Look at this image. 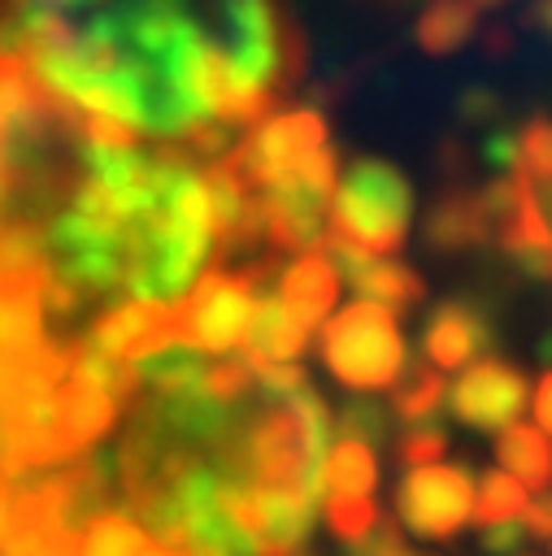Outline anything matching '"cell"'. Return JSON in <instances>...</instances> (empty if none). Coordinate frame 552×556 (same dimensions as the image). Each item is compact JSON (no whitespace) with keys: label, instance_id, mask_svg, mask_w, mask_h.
<instances>
[{"label":"cell","instance_id":"obj_1","mask_svg":"<svg viewBox=\"0 0 552 556\" xmlns=\"http://www.w3.org/2000/svg\"><path fill=\"white\" fill-rule=\"evenodd\" d=\"M413 226V187L382 156H356L343 165L330 204V235L374 256L396 252Z\"/></svg>","mask_w":552,"mask_h":556},{"label":"cell","instance_id":"obj_2","mask_svg":"<svg viewBox=\"0 0 552 556\" xmlns=\"http://www.w3.org/2000/svg\"><path fill=\"white\" fill-rule=\"evenodd\" d=\"M317 352L335 382L369 395L396 387L404 374V334L396 326V313L374 300H352L330 313L322 321Z\"/></svg>","mask_w":552,"mask_h":556},{"label":"cell","instance_id":"obj_3","mask_svg":"<svg viewBox=\"0 0 552 556\" xmlns=\"http://www.w3.org/2000/svg\"><path fill=\"white\" fill-rule=\"evenodd\" d=\"M335 148L326 143L304 165L278 174L261 191V226L265 243L283 252H322L330 243V204H335Z\"/></svg>","mask_w":552,"mask_h":556},{"label":"cell","instance_id":"obj_4","mask_svg":"<svg viewBox=\"0 0 552 556\" xmlns=\"http://www.w3.org/2000/svg\"><path fill=\"white\" fill-rule=\"evenodd\" d=\"M256 278L252 269H226L213 265L183 304H174V334L200 352L226 356L243 343L252 308H256Z\"/></svg>","mask_w":552,"mask_h":556},{"label":"cell","instance_id":"obj_5","mask_svg":"<svg viewBox=\"0 0 552 556\" xmlns=\"http://www.w3.org/2000/svg\"><path fill=\"white\" fill-rule=\"evenodd\" d=\"M474 491L469 465H417L396 486V517L417 539L443 543L474 521Z\"/></svg>","mask_w":552,"mask_h":556},{"label":"cell","instance_id":"obj_6","mask_svg":"<svg viewBox=\"0 0 552 556\" xmlns=\"http://www.w3.org/2000/svg\"><path fill=\"white\" fill-rule=\"evenodd\" d=\"M222 500L243 521V530L256 539L261 556H300V547L309 543V526H313L309 495L291 486H261V482L226 473Z\"/></svg>","mask_w":552,"mask_h":556},{"label":"cell","instance_id":"obj_7","mask_svg":"<svg viewBox=\"0 0 552 556\" xmlns=\"http://www.w3.org/2000/svg\"><path fill=\"white\" fill-rule=\"evenodd\" d=\"M322 148H326V117L317 109H291V113H274V117L256 122L239 139L230 161L243 169V178L252 187H265L278 174L304 165Z\"/></svg>","mask_w":552,"mask_h":556},{"label":"cell","instance_id":"obj_8","mask_svg":"<svg viewBox=\"0 0 552 556\" xmlns=\"http://www.w3.org/2000/svg\"><path fill=\"white\" fill-rule=\"evenodd\" d=\"M530 404V382L513 361L482 356L461 369V378L448 387V408L469 430H504L522 417Z\"/></svg>","mask_w":552,"mask_h":556},{"label":"cell","instance_id":"obj_9","mask_svg":"<svg viewBox=\"0 0 552 556\" xmlns=\"http://www.w3.org/2000/svg\"><path fill=\"white\" fill-rule=\"evenodd\" d=\"M322 252L330 256V265L339 269V278L361 300H374V304H382L391 313H404V308L422 304V295H426L422 274L409 269V265H400V261H391V256H374V252H365L356 243H343L335 235H330V243Z\"/></svg>","mask_w":552,"mask_h":556},{"label":"cell","instance_id":"obj_10","mask_svg":"<svg viewBox=\"0 0 552 556\" xmlns=\"http://www.w3.org/2000/svg\"><path fill=\"white\" fill-rule=\"evenodd\" d=\"M495 348V330L487 321V313L469 300H443L430 308L426 326H422V356L426 365H435L439 374L448 369H465L474 361H482Z\"/></svg>","mask_w":552,"mask_h":556},{"label":"cell","instance_id":"obj_11","mask_svg":"<svg viewBox=\"0 0 552 556\" xmlns=\"http://www.w3.org/2000/svg\"><path fill=\"white\" fill-rule=\"evenodd\" d=\"M52 269H4L0 265V356L26 361L48 348L43 282Z\"/></svg>","mask_w":552,"mask_h":556},{"label":"cell","instance_id":"obj_12","mask_svg":"<svg viewBox=\"0 0 552 556\" xmlns=\"http://www.w3.org/2000/svg\"><path fill=\"white\" fill-rule=\"evenodd\" d=\"M87 339L113 356H126V361H139L165 343H174V308L165 304H148V300H122V304H109L91 326H87Z\"/></svg>","mask_w":552,"mask_h":556},{"label":"cell","instance_id":"obj_13","mask_svg":"<svg viewBox=\"0 0 552 556\" xmlns=\"http://www.w3.org/2000/svg\"><path fill=\"white\" fill-rule=\"evenodd\" d=\"M422 239L439 256H456V252H469V248L491 243L495 230H491V217L482 208V195L478 191H465V187L443 191L430 204L426 222H422Z\"/></svg>","mask_w":552,"mask_h":556},{"label":"cell","instance_id":"obj_14","mask_svg":"<svg viewBox=\"0 0 552 556\" xmlns=\"http://www.w3.org/2000/svg\"><path fill=\"white\" fill-rule=\"evenodd\" d=\"M57 404H61V439L70 447V456H87V447H96L113 421H117V400L109 391H100L96 382L78 378V374H65L61 378V391H57Z\"/></svg>","mask_w":552,"mask_h":556},{"label":"cell","instance_id":"obj_15","mask_svg":"<svg viewBox=\"0 0 552 556\" xmlns=\"http://www.w3.org/2000/svg\"><path fill=\"white\" fill-rule=\"evenodd\" d=\"M339 269L330 265L326 252H296V261H287L278 269V300L300 317L309 321L313 330L326 321V313H335V300H339Z\"/></svg>","mask_w":552,"mask_h":556},{"label":"cell","instance_id":"obj_16","mask_svg":"<svg viewBox=\"0 0 552 556\" xmlns=\"http://www.w3.org/2000/svg\"><path fill=\"white\" fill-rule=\"evenodd\" d=\"M313 343V326L300 321L278 295H256L248 334H243V356L248 361H300Z\"/></svg>","mask_w":552,"mask_h":556},{"label":"cell","instance_id":"obj_17","mask_svg":"<svg viewBox=\"0 0 552 556\" xmlns=\"http://www.w3.org/2000/svg\"><path fill=\"white\" fill-rule=\"evenodd\" d=\"M495 248L535 282H552V226L543 222L539 213V200H535V182H530V195L526 204L495 230Z\"/></svg>","mask_w":552,"mask_h":556},{"label":"cell","instance_id":"obj_18","mask_svg":"<svg viewBox=\"0 0 552 556\" xmlns=\"http://www.w3.org/2000/svg\"><path fill=\"white\" fill-rule=\"evenodd\" d=\"M495 460L526 491H548V482H552V439L539 426H526V421L504 426L495 439Z\"/></svg>","mask_w":552,"mask_h":556},{"label":"cell","instance_id":"obj_19","mask_svg":"<svg viewBox=\"0 0 552 556\" xmlns=\"http://www.w3.org/2000/svg\"><path fill=\"white\" fill-rule=\"evenodd\" d=\"M478 35V0H430L413 26V39L430 56H448Z\"/></svg>","mask_w":552,"mask_h":556},{"label":"cell","instance_id":"obj_20","mask_svg":"<svg viewBox=\"0 0 552 556\" xmlns=\"http://www.w3.org/2000/svg\"><path fill=\"white\" fill-rule=\"evenodd\" d=\"M152 543L156 539L130 508H104L83 530V556H148Z\"/></svg>","mask_w":552,"mask_h":556},{"label":"cell","instance_id":"obj_21","mask_svg":"<svg viewBox=\"0 0 552 556\" xmlns=\"http://www.w3.org/2000/svg\"><path fill=\"white\" fill-rule=\"evenodd\" d=\"M378 486V456L369 443L335 439L326 456V495H374Z\"/></svg>","mask_w":552,"mask_h":556},{"label":"cell","instance_id":"obj_22","mask_svg":"<svg viewBox=\"0 0 552 556\" xmlns=\"http://www.w3.org/2000/svg\"><path fill=\"white\" fill-rule=\"evenodd\" d=\"M443 408V374L435 365H409L400 382L391 387V417L404 426L430 421Z\"/></svg>","mask_w":552,"mask_h":556},{"label":"cell","instance_id":"obj_23","mask_svg":"<svg viewBox=\"0 0 552 556\" xmlns=\"http://www.w3.org/2000/svg\"><path fill=\"white\" fill-rule=\"evenodd\" d=\"M530 504V491L504 473V469H487L478 478V491H474V521L478 526H500V521H517L522 508Z\"/></svg>","mask_w":552,"mask_h":556},{"label":"cell","instance_id":"obj_24","mask_svg":"<svg viewBox=\"0 0 552 556\" xmlns=\"http://www.w3.org/2000/svg\"><path fill=\"white\" fill-rule=\"evenodd\" d=\"M322 513H326L330 534L343 539V543L365 539L378 526V517H382L374 495H322Z\"/></svg>","mask_w":552,"mask_h":556},{"label":"cell","instance_id":"obj_25","mask_svg":"<svg viewBox=\"0 0 552 556\" xmlns=\"http://www.w3.org/2000/svg\"><path fill=\"white\" fill-rule=\"evenodd\" d=\"M335 430H339V439H356V443L378 447V443L391 434V413H387L382 404L356 395V400H348V404L335 413Z\"/></svg>","mask_w":552,"mask_h":556},{"label":"cell","instance_id":"obj_26","mask_svg":"<svg viewBox=\"0 0 552 556\" xmlns=\"http://www.w3.org/2000/svg\"><path fill=\"white\" fill-rule=\"evenodd\" d=\"M517 169L530 182H552V117H526L517 130Z\"/></svg>","mask_w":552,"mask_h":556},{"label":"cell","instance_id":"obj_27","mask_svg":"<svg viewBox=\"0 0 552 556\" xmlns=\"http://www.w3.org/2000/svg\"><path fill=\"white\" fill-rule=\"evenodd\" d=\"M443 452H448V430L435 426V421H417V426H409V430L400 434V443H396V460H400L404 469L435 465Z\"/></svg>","mask_w":552,"mask_h":556},{"label":"cell","instance_id":"obj_28","mask_svg":"<svg viewBox=\"0 0 552 556\" xmlns=\"http://www.w3.org/2000/svg\"><path fill=\"white\" fill-rule=\"evenodd\" d=\"M248 387H256L248 356H226V361H213V365L204 369V391H209L213 400H222V404L243 400Z\"/></svg>","mask_w":552,"mask_h":556},{"label":"cell","instance_id":"obj_29","mask_svg":"<svg viewBox=\"0 0 552 556\" xmlns=\"http://www.w3.org/2000/svg\"><path fill=\"white\" fill-rule=\"evenodd\" d=\"M526 526L522 521H500V526H482V556H522L526 543Z\"/></svg>","mask_w":552,"mask_h":556},{"label":"cell","instance_id":"obj_30","mask_svg":"<svg viewBox=\"0 0 552 556\" xmlns=\"http://www.w3.org/2000/svg\"><path fill=\"white\" fill-rule=\"evenodd\" d=\"M400 547H404V543H400V526L387 521V517H378V526H374L365 539L348 543V556H391V552H400Z\"/></svg>","mask_w":552,"mask_h":556},{"label":"cell","instance_id":"obj_31","mask_svg":"<svg viewBox=\"0 0 552 556\" xmlns=\"http://www.w3.org/2000/svg\"><path fill=\"white\" fill-rule=\"evenodd\" d=\"M522 526H526V534L530 539H539V543H552V495H530V504L522 508V517H517Z\"/></svg>","mask_w":552,"mask_h":556},{"label":"cell","instance_id":"obj_32","mask_svg":"<svg viewBox=\"0 0 552 556\" xmlns=\"http://www.w3.org/2000/svg\"><path fill=\"white\" fill-rule=\"evenodd\" d=\"M530 408H535V426L552 439V369L539 378V387L530 391Z\"/></svg>","mask_w":552,"mask_h":556},{"label":"cell","instance_id":"obj_33","mask_svg":"<svg viewBox=\"0 0 552 556\" xmlns=\"http://www.w3.org/2000/svg\"><path fill=\"white\" fill-rule=\"evenodd\" d=\"M461 113H465L469 122H478V117H491V113H495V96H491V91H465V100H461Z\"/></svg>","mask_w":552,"mask_h":556},{"label":"cell","instance_id":"obj_34","mask_svg":"<svg viewBox=\"0 0 552 556\" xmlns=\"http://www.w3.org/2000/svg\"><path fill=\"white\" fill-rule=\"evenodd\" d=\"M13 508H17V486L0 473V543H4V534L13 526Z\"/></svg>","mask_w":552,"mask_h":556},{"label":"cell","instance_id":"obj_35","mask_svg":"<svg viewBox=\"0 0 552 556\" xmlns=\"http://www.w3.org/2000/svg\"><path fill=\"white\" fill-rule=\"evenodd\" d=\"M535 200H539V213H543V222L552 226V182H535Z\"/></svg>","mask_w":552,"mask_h":556},{"label":"cell","instance_id":"obj_36","mask_svg":"<svg viewBox=\"0 0 552 556\" xmlns=\"http://www.w3.org/2000/svg\"><path fill=\"white\" fill-rule=\"evenodd\" d=\"M530 22H535V26H543V30L552 35V0H543V4L530 13Z\"/></svg>","mask_w":552,"mask_h":556},{"label":"cell","instance_id":"obj_37","mask_svg":"<svg viewBox=\"0 0 552 556\" xmlns=\"http://www.w3.org/2000/svg\"><path fill=\"white\" fill-rule=\"evenodd\" d=\"M148 556H191V552H183V547H165V543H152V552Z\"/></svg>","mask_w":552,"mask_h":556},{"label":"cell","instance_id":"obj_38","mask_svg":"<svg viewBox=\"0 0 552 556\" xmlns=\"http://www.w3.org/2000/svg\"><path fill=\"white\" fill-rule=\"evenodd\" d=\"M495 4H504V0H478V9H495Z\"/></svg>","mask_w":552,"mask_h":556},{"label":"cell","instance_id":"obj_39","mask_svg":"<svg viewBox=\"0 0 552 556\" xmlns=\"http://www.w3.org/2000/svg\"><path fill=\"white\" fill-rule=\"evenodd\" d=\"M391 556H417V552H409V547H400V552H391Z\"/></svg>","mask_w":552,"mask_h":556}]
</instances>
